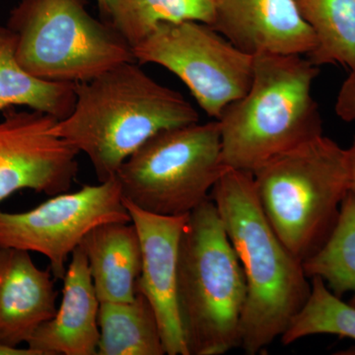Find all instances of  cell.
I'll return each mask as SVG.
<instances>
[{
    "mask_svg": "<svg viewBox=\"0 0 355 355\" xmlns=\"http://www.w3.org/2000/svg\"><path fill=\"white\" fill-rule=\"evenodd\" d=\"M228 169L216 120L156 133L121 166L123 200L150 214L189 216Z\"/></svg>",
    "mask_w": 355,
    "mask_h": 355,
    "instance_id": "obj_7",
    "label": "cell"
},
{
    "mask_svg": "<svg viewBox=\"0 0 355 355\" xmlns=\"http://www.w3.org/2000/svg\"><path fill=\"white\" fill-rule=\"evenodd\" d=\"M132 53L139 64L161 65L179 77L214 120L253 81V57L198 21L159 23Z\"/></svg>",
    "mask_w": 355,
    "mask_h": 355,
    "instance_id": "obj_8",
    "label": "cell"
},
{
    "mask_svg": "<svg viewBox=\"0 0 355 355\" xmlns=\"http://www.w3.org/2000/svg\"><path fill=\"white\" fill-rule=\"evenodd\" d=\"M347 153L349 166L350 191L355 193V137L352 146L347 149Z\"/></svg>",
    "mask_w": 355,
    "mask_h": 355,
    "instance_id": "obj_23",
    "label": "cell"
},
{
    "mask_svg": "<svg viewBox=\"0 0 355 355\" xmlns=\"http://www.w3.org/2000/svg\"><path fill=\"white\" fill-rule=\"evenodd\" d=\"M336 114L345 121H355V73L350 72L349 77L338 93L336 104Z\"/></svg>",
    "mask_w": 355,
    "mask_h": 355,
    "instance_id": "obj_22",
    "label": "cell"
},
{
    "mask_svg": "<svg viewBox=\"0 0 355 355\" xmlns=\"http://www.w3.org/2000/svg\"><path fill=\"white\" fill-rule=\"evenodd\" d=\"M251 87L217 119L222 158L230 169L253 174L270 159L323 135L312 84L319 67L302 55L259 53Z\"/></svg>",
    "mask_w": 355,
    "mask_h": 355,
    "instance_id": "obj_3",
    "label": "cell"
},
{
    "mask_svg": "<svg viewBox=\"0 0 355 355\" xmlns=\"http://www.w3.org/2000/svg\"><path fill=\"white\" fill-rule=\"evenodd\" d=\"M130 222L116 178L60 193L20 212L0 211V247L43 254L53 279H64L67 263L93 228L107 222Z\"/></svg>",
    "mask_w": 355,
    "mask_h": 355,
    "instance_id": "obj_9",
    "label": "cell"
},
{
    "mask_svg": "<svg viewBox=\"0 0 355 355\" xmlns=\"http://www.w3.org/2000/svg\"><path fill=\"white\" fill-rule=\"evenodd\" d=\"M246 299L244 270L209 198L189 214L180 242L178 303L189 355L240 347Z\"/></svg>",
    "mask_w": 355,
    "mask_h": 355,
    "instance_id": "obj_4",
    "label": "cell"
},
{
    "mask_svg": "<svg viewBox=\"0 0 355 355\" xmlns=\"http://www.w3.org/2000/svg\"><path fill=\"white\" fill-rule=\"evenodd\" d=\"M87 0H22L7 27L16 58L28 73L53 83H81L125 62L132 48L106 21L95 19Z\"/></svg>",
    "mask_w": 355,
    "mask_h": 355,
    "instance_id": "obj_6",
    "label": "cell"
},
{
    "mask_svg": "<svg viewBox=\"0 0 355 355\" xmlns=\"http://www.w3.org/2000/svg\"><path fill=\"white\" fill-rule=\"evenodd\" d=\"M238 50L308 57L317 46L295 0H220L210 26Z\"/></svg>",
    "mask_w": 355,
    "mask_h": 355,
    "instance_id": "obj_12",
    "label": "cell"
},
{
    "mask_svg": "<svg viewBox=\"0 0 355 355\" xmlns=\"http://www.w3.org/2000/svg\"><path fill=\"white\" fill-rule=\"evenodd\" d=\"M220 0H109L104 20L133 48L161 22L198 21L211 26Z\"/></svg>",
    "mask_w": 355,
    "mask_h": 355,
    "instance_id": "obj_18",
    "label": "cell"
},
{
    "mask_svg": "<svg viewBox=\"0 0 355 355\" xmlns=\"http://www.w3.org/2000/svg\"><path fill=\"white\" fill-rule=\"evenodd\" d=\"M53 273L29 252L0 247V347H18L57 312Z\"/></svg>",
    "mask_w": 355,
    "mask_h": 355,
    "instance_id": "obj_13",
    "label": "cell"
},
{
    "mask_svg": "<svg viewBox=\"0 0 355 355\" xmlns=\"http://www.w3.org/2000/svg\"><path fill=\"white\" fill-rule=\"evenodd\" d=\"M309 297L280 340L292 345L306 336L334 335L355 340V307L343 302L319 277H311Z\"/></svg>",
    "mask_w": 355,
    "mask_h": 355,
    "instance_id": "obj_21",
    "label": "cell"
},
{
    "mask_svg": "<svg viewBox=\"0 0 355 355\" xmlns=\"http://www.w3.org/2000/svg\"><path fill=\"white\" fill-rule=\"evenodd\" d=\"M57 121L35 110H6L0 121V202L26 189L51 197L71 189L79 151L51 135Z\"/></svg>",
    "mask_w": 355,
    "mask_h": 355,
    "instance_id": "obj_10",
    "label": "cell"
},
{
    "mask_svg": "<svg viewBox=\"0 0 355 355\" xmlns=\"http://www.w3.org/2000/svg\"><path fill=\"white\" fill-rule=\"evenodd\" d=\"M317 46L308 60L316 67L342 65L355 73V0H295Z\"/></svg>",
    "mask_w": 355,
    "mask_h": 355,
    "instance_id": "obj_19",
    "label": "cell"
},
{
    "mask_svg": "<svg viewBox=\"0 0 355 355\" xmlns=\"http://www.w3.org/2000/svg\"><path fill=\"white\" fill-rule=\"evenodd\" d=\"M98 355L166 354L153 308L137 292L128 302H100Z\"/></svg>",
    "mask_w": 355,
    "mask_h": 355,
    "instance_id": "obj_17",
    "label": "cell"
},
{
    "mask_svg": "<svg viewBox=\"0 0 355 355\" xmlns=\"http://www.w3.org/2000/svg\"><path fill=\"white\" fill-rule=\"evenodd\" d=\"M123 202L141 245V270L137 291L153 308L166 354L189 355L178 303L180 242L189 216H158L127 200Z\"/></svg>",
    "mask_w": 355,
    "mask_h": 355,
    "instance_id": "obj_11",
    "label": "cell"
},
{
    "mask_svg": "<svg viewBox=\"0 0 355 355\" xmlns=\"http://www.w3.org/2000/svg\"><path fill=\"white\" fill-rule=\"evenodd\" d=\"M244 270L241 345L260 354L286 331L309 297L302 261L282 242L261 209L253 174L228 168L210 193Z\"/></svg>",
    "mask_w": 355,
    "mask_h": 355,
    "instance_id": "obj_2",
    "label": "cell"
},
{
    "mask_svg": "<svg viewBox=\"0 0 355 355\" xmlns=\"http://www.w3.org/2000/svg\"><path fill=\"white\" fill-rule=\"evenodd\" d=\"M309 279L319 277L336 296L352 293L355 307V193L343 200L340 216L328 240L319 251L303 261Z\"/></svg>",
    "mask_w": 355,
    "mask_h": 355,
    "instance_id": "obj_20",
    "label": "cell"
},
{
    "mask_svg": "<svg viewBox=\"0 0 355 355\" xmlns=\"http://www.w3.org/2000/svg\"><path fill=\"white\" fill-rule=\"evenodd\" d=\"M0 355H38L34 350L27 349H18V347H0Z\"/></svg>",
    "mask_w": 355,
    "mask_h": 355,
    "instance_id": "obj_24",
    "label": "cell"
},
{
    "mask_svg": "<svg viewBox=\"0 0 355 355\" xmlns=\"http://www.w3.org/2000/svg\"><path fill=\"white\" fill-rule=\"evenodd\" d=\"M76 94L71 113L50 132L88 156L99 183L116 178L156 133L200 121L181 93L154 80L135 62L76 83Z\"/></svg>",
    "mask_w": 355,
    "mask_h": 355,
    "instance_id": "obj_1",
    "label": "cell"
},
{
    "mask_svg": "<svg viewBox=\"0 0 355 355\" xmlns=\"http://www.w3.org/2000/svg\"><path fill=\"white\" fill-rule=\"evenodd\" d=\"M87 258L100 302H128L137 295L141 245L135 224L107 222L93 228L79 245Z\"/></svg>",
    "mask_w": 355,
    "mask_h": 355,
    "instance_id": "obj_15",
    "label": "cell"
},
{
    "mask_svg": "<svg viewBox=\"0 0 355 355\" xmlns=\"http://www.w3.org/2000/svg\"><path fill=\"white\" fill-rule=\"evenodd\" d=\"M98 6H99L100 11L101 14H104L106 11L107 7H108L109 0H97Z\"/></svg>",
    "mask_w": 355,
    "mask_h": 355,
    "instance_id": "obj_25",
    "label": "cell"
},
{
    "mask_svg": "<svg viewBox=\"0 0 355 355\" xmlns=\"http://www.w3.org/2000/svg\"><path fill=\"white\" fill-rule=\"evenodd\" d=\"M70 258L60 307L27 343L38 355H97L100 300L83 248Z\"/></svg>",
    "mask_w": 355,
    "mask_h": 355,
    "instance_id": "obj_14",
    "label": "cell"
},
{
    "mask_svg": "<svg viewBox=\"0 0 355 355\" xmlns=\"http://www.w3.org/2000/svg\"><path fill=\"white\" fill-rule=\"evenodd\" d=\"M76 86L28 73L16 58L15 34L7 26H0V111L28 107L62 120L76 105Z\"/></svg>",
    "mask_w": 355,
    "mask_h": 355,
    "instance_id": "obj_16",
    "label": "cell"
},
{
    "mask_svg": "<svg viewBox=\"0 0 355 355\" xmlns=\"http://www.w3.org/2000/svg\"><path fill=\"white\" fill-rule=\"evenodd\" d=\"M253 178L268 223L303 263L328 240L350 191L347 149L322 135L270 159Z\"/></svg>",
    "mask_w": 355,
    "mask_h": 355,
    "instance_id": "obj_5",
    "label": "cell"
}]
</instances>
